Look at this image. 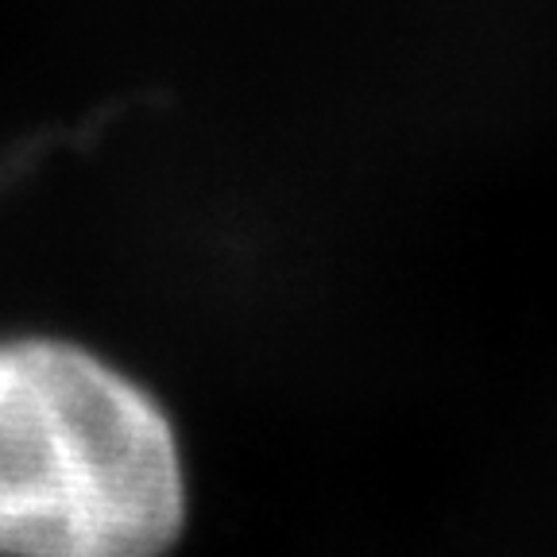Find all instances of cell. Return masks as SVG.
I'll return each instance as SVG.
<instances>
[{
    "label": "cell",
    "instance_id": "obj_1",
    "mask_svg": "<svg viewBox=\"0 0 557 557\" xmlns=\"http://www.w3.org/2000/svg\"><path fill=\"white\" fill-rule=\"evenodd\" d=\"M183 527L156 395L70 341H0V557H166Z\"/></svg>",
    "mask_w": 557,
    "mask_h": 557
}]
</instances>
